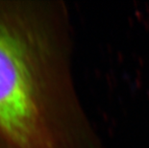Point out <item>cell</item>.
I'll use <instances>...</instances> for the list:
<instances>
[{"instance_id": "6da1fadb", "label": "cell", "mask_w": 149, "mask_h": 148, "mask_svg": "<svg viewBox=\"0 0 149 148\" xmlns=\"http://www.w3.org/2000/svg\"><path fill=\"white\" fill-rule=\"evenodd\" d=\"M0 136L13 148H104L72 73L59 0H0Z\"/></svg>"}, {"instance_id": "7a4b0ae2", "label": "cell", "mask_w": 149, "mask_h": 148, "mask_svg": "<svg viewBox=\"0 0 149 148\" xmlns=\"http://www.w3.org/2000/svg\"><path fill=\"white\" fill-rule=\"evenodd\" d=\"M0 148H13V147L0 136Z\"/></svg>"}]
</instances>
